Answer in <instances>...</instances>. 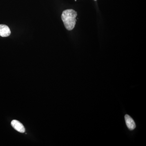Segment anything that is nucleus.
Segmentation results:
<instances>
[{
  "label": "nucleus",
  "mask_w": 146,
  "mask_h": 146,
  "mask_svg": "<svg viewBox=\"0 0 146 146\" xmlns=\"http://www.w3.org/2000/svg\"><path fill=\"white\" fill-rule=\"evenodd\" d=\"M77 13L73 9H67L63 11L61 15V19L65 28L68 31L73 30L75 26L76 22Z\"/></svg>",
  "instance_id": "nucleus-1"
},
{
  "label": "nucleus",
  "mask_w": 146,
  "mask_h": 146,
  "mask_svg": "<svg viewBox=\"0 0 146 146\" xmlns=\"http://www.w3.org/2000/svg\"><path fill=\"white\" fill-rule=\"evenodd\" d=\"M126 124L129 129L133 130L135 129L136 125L134 120L129 115H126L125 116Z\"/></svg>",
  "instance_id": "nucleus-2"
},
{
  "label": "nucleus",
  "mask_w": 146,
  "mask_h": 146,
  "mask_svg": "<svg viewBox=\"0 0 146 146\" xmlns=\"http://www.w3.org/2000/svg\"><path fill=\"white\" fill-rule=\"evenodd\" d=\"M11 125L14 129L18 132L21 133H24L25 132V128L24 125L19 121L14 120L11 121Z\"/></svg>",
  "instance_id": "nucleus-3"
},
{
  "label": "nucleus",
  "mask_w": 146,
  "mask_h": 146,
  "mask_svg": "<svg viewBox=\"0 0 146 146\" xmlns=\"http://www.w3.org/2000/svg\"><path fill=\"white\" fill-rule=\"evenodd\" d=\"M10 29L5 25H0V36L2 37H7L10 35Z\"/></svg>",
  "instance_id": "nucleus-4"
},
{
  "label": "nucleus",
  "mask_w": 146,
  "mask_h": 146,
  "mask_svg": "<svg viewBox=\"0 0 146 146\" xmlns=\"http://www.w3.org/2000/svg\"><path fill=\"white\" fill-rule=\"evenodd\" d=\"M94 1H96V0H94Z\"/></svg>",
  "instance_id": "nucleus-5"
}]
</instances>
